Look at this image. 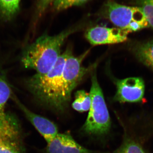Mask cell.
I'll use <instances>...</instances> for the list:
<instances>
[{
    "label": "cell",
    "mask_w": 153,
    "mask_h": 153,
    "mask_svg": "<svg viewBox=\"0 0 153 153\" xmlns=\"http://www.w3.org/2000/svg\"><path fill=\"white\" fill-rule=\"evenodd\" d=\"M71 52L68 47L50 71L46 74H36L25 81L26 88L38 102L58 114L65 112L69 106L63 95V72Z\"/></svg>",
    "instance_id": "6da1fadb"
},
{
    "label": "cell",
    "mask_w": 153,
    "mask_h": 153,
    "mask_svg": "<svg viewBox=\"0 0 153 153\" xmlns=\"http://www.w3.org/2000/svg\"><path fill=\"white\" fill-rule=\"evenodd\" d=\"M71 29L58 35H43L25 47L21 62L25 68L33 69L36 74H46L50 71L61 55V47L66 39L76 31Z\"/></svg>",
    "instance_id": "7a4b0ae2"
},
{
    "label": "cell",
    "mask_w": 153,
    "mask_h": 153,
    "mask_svg": "<svg viewBox=\"0 0 153 153\" xmlns=\"http://www.w3.org/2000/svg\"><path fill=\"white\" fill-rule=\"evenodd\" d=\"M95 71L94 70L91 74V85L89 93L91 99L90 109L81 130L86 134L99 137L105 136L109 133L111 123Z\"/></svg>",
    "instance_id": "3957f363"
},
{
    "label": "cell",
    "mask_w": 153,
    "mask_h": 153,
    "mask_svg": "<svg viewBox=\"0 0 153 153\" xmlns=\"http://www.w3.org/2000/svg\"><path fill=\"white\" fill-rule=\"evenodd\" d=\"M102 15L117 27L129 33L150 27L142 10L137 6L123 5L108 0L103 6Z\"/></svg>",
    "instance_id": "277c9868"
},
{
    "label": "cell",
    "mask_w": 153,
    "mask_h": 153,
    "mask_svg": "<svg viewBox=\"0 0 153 153\" xmlns=\"http://www.w3.org/2000/svg\"><path fill=\"white\" fill-rule=\"evenodd\" d=\"M88 52V50L75 57L71 52L66 59L63 72V91L64 98L68 103H70L72 91L90 71V68L84 67L82 64Z\"/></svg>",
    "instance_id": "5b68a950"
},
{
    "label": "cell",
    "mask_w": 153,
    "mask_h": 153,
    "mask_svg": "<svg viewBox=\"0 0 153 153\" xmlns=\"http://www.w3.org/2000/svg\"><path fill=\"white\" fill-rule=\"evenodd\" d=\"M0 153H24L16 122L7 113L0 116Z\"/></svg>",
    "instance_id": "8992f818"
},
{
    "label": "cell",
    "mask_w": 153,
    "mask_h": 153,
    "mask_svg": "<svg viewBox=\"0 0 153 153\" xmlns=\"http://www.w3.org/2000/svg\"><path fill=\"white\" fill-rule=\"evenodd\" d=\"M117 92L114 97L120 102H138L142 100L145 93V83L140 77H129L116 82Z\"/></svg>",
    "instance_id": "52a82bcc"
},
{
    "label": "cell",
    "mask_w": 153,
    "mask_h": 153,
    "mask_svg": "<svg viewBox=\"0 0 153 153\" xmlns=\"http://www.w3.org/2000/svg\"><path fill=\"white\" fill-rule=\"evenodd\" d=\"M129 33L128 31L117 27L96 26L88 30L85 36L91 44L99 45L124 42L127 40Z\"/></svg>",
    "instance_id": "ba28073f"
},
{
    "label": "cell",
    "mask_w": 153,
    "mask_h": 153,
    "mask_svg": "<svg viewBox=\"0 0 153 153\" xmlns=\"http://www.w3.org/2000/svg\"><path fill=\"white\" fill-rule=\"evenodd\" d=\"M47 143L46 153H106L84 147L76 142L68 133H58Z\"/></svg>",
    "instance_id": "9c48e42d"
},
{
    "label": "cell",
    "mask_w": 153,
    "mask_h": 153,
    "mask_svg": "<svg viewBox=\"0 0 153 153\" xmlns=\"http://www.w3.org/2000/svg\"><path fill=\"white\" fill-rule=\"evenodd\" d=\"M12 97L24 113L29 121L34 126L47 143L52 140L59 133L57 126L51 120L44 117L32 112L22 104L16 97Z\"/></svg>",
    "instance_id": "30bf717a"
},
{
    "label": "cell",
    "mask_w": 153,
    "mask_h": 153,
    "mask_svg": "<svg viewBox=\"0 0 153 153\" xmlns=\"http://www.w3.org/2000/svg\"><path fill=\"white\" fill-rule=\"evenodd\" d=\"M10 84L8 79L7 72L0 67V116H4L5 106L9 99L13 95Z\"/></svg>",
    "instance_id": "8fae6325"
},
{
    "label": "cell",
    "mask_w": 153,
    "mask_h": 153,
    "mask_svg": "<svg viewBox=\"0 0 153 153\" xmlns=\"http://www.w3.org/2000/svg\"><path fill=\"white\" fill-rule=\"evenodd\" d=\"M21 0H0V19L7 22L13 19L20 10Z\"/></svg>",
    "instance_id": "7c38bea8"
},
{
    "label": "cell",
    "mask_w": 153,
    "mask_h": 153,
    "mask_svg": "<svg viewBox=\"0 0 153 153\" xmlns=\"http://www.w3.org/2000/svg\"><path fill=\"white\" fill-rule=\"evenodd\" d=\"M135 52L140 61L153 70V41L140 44Z\"/></svg>",
    "instance_id": "4fadbf2b"
},
{
    "label": "cell",
    "mask_w": 153,
    "mask_h": 153,
    "mask_svg": "<svg viewBox=\"0 0 153 153\" xmlns=\"http://www.w3.org/2000/svg\"><path fill=\"white\" fill-rule=\"evenodd\" d=\"M113 153H148L137 140L126 134L121 144Z\"/></svg>",
    "instance_id": "5bb4252c"
},
{
    "label": "cell",
    "mask_w": 153,
    "mask_h": 153,
    "mask_svg": "<svg viewBox=\"0 0 153 153\" xmlns=\"http://www.w3.org/2000/svg\"><path fill=\"white\" fill-rule=\"evenodd\" d=\"M91 99L89 93L84 90H79L75 93V100L72 108L79 112L87 111L90 109Z\"/></svg>",
    "instance_id": "9a60e30c"
},
{
    "label": "cell",
    "mask_w": 153,
    "mask_h": 153,
    "mask_svg": "<svg viewBox=\"0 0 153 153\" xmlns=\"http://www.w3.org/2000/svg\"><path fill=\"white\" fill-rule=\"evenodd\" d=\"M137 7L142 10L149 27L153 28V0H135Z\"/></svg>",
    "instance_id": "2e32d148"
},
{
    "label": "cell",
    "mask_w": 153,
    "mask_h": 153,
    "mask_svg": "<svg viewBox=\"0 0 153 153\" xmlns=\"http://www.w3.org/2000/svg\"><path fill=\"white\" fill-rule=\"evenodd\" d=\"M89 0H55L53 7L55 10H63L74 6H79L87 2Z\"/></svg>",
    "instance_id": "e0dca14e"
},
{
    "label": "cell",
    "mask_w": 153,
    "mask_h": 153,
    "mask_svg": "<svg viewBox=\"0 0 153 153\" xmlns=\"http://www.w3.org/2000/svg\"><path fill=\"white\" fill-rule=\"evenodd\" d=\"M55 0H38L36 4L35 14V22H38V19L42 16L49 6L54 2Z\"/></svg>",
    "instance_id": "ac0fdd59"
}]
</instances>
